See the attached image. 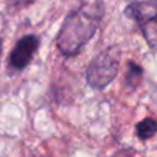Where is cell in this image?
Instances as JSON below:
<instances>
[{
  "label": "cell",
  "instance_id": "6da1fadb",
  "mask_svg": "<svg viewBox=\"0 0 157 157\" xmlns=\"http://www.w3.org/2000/svg\"><path fill=\"white\" fill-rule=\"evenodd\" d=\"M105 14L103 0H80L69 11L57 35V47L65 57H73L94 37Z\"/></svg>",
  "mask_w": 157,
  "mask_h": 157
},
{
  "label": "cell",
  "instance_id": "3957f363",
  "mask_svg": "<svg viewBox=\"0 0 157 157\" xmlns=\"http://www.w3.org/2000/svg\"><path fill=\"white\" fill-rule=\"evenodd\" d=\"M124 14L135 21L146 43L157 48V4L155 2H132L125 7Z\"/></svg>",
  "mask_w": 157,
  "mask_h": 157
},
{
  "label": "cell",
  "instance_id": "5b68a950",
  "mask_svg": "<svg viewBox=\"0 0 157 157\" xmlns=\"http://www.w3.org/2000/svg\"><path fill=\"white\" fill-rule=\"evenodd\" d=\"M142 76H144V69L139 63L134 61H128L127 63V72H125V86L132 91L141 84Z\"/></svg>",
  "mask_w": 157,
  "mask_h": 157
},
{
  "label": "cell",
  "instance_id": "52a82bcc",
  "mask_svg": "<svg viewBox=\"0 0 157 157\" xmlns=\"http://www.w3.org/2000/svg\"><path fill=\"white\" fill-rule=\"evenodd\" d=\"M11 2H14L17 6H22V7H25V6L32 4V3L36 2V0H11Z\"/></svg>",
  "mask_w": 157,
  "mask_h": 157
},
{
  "label": "cell",
  "instance_id": "8992f818",
  "mask_svg": "<svg viewBox=\"0 0 157 157\" xmlns=\"http://www.w3.org/2000/svg\"><path fill=\"white\" fill-rule=\"evenodd\" d=\"M135 131H136V136L142 141L150 139L157 134V121L150 117L141 120L139 123H136L135 125Z\"/></svg>",
  "mask_w": 157,
  "mask_h": 157
},
{
  "label": "cell",
  "instance_id": "7a4b0ae2",
  "mask_svg": "<svg viewBox=\"0 0 157 157\" xmlns=\"http://www.w3.org/2000/svg\"><path fill=\"white\" fill-rule=\"evenodd\" d=\"M120 50L116 46L101 51L90 62L86 72L87 83L95 90H103L114 80L119 72L120 63Z\"/></svg>",
  "mask_w": 157,
  "mask_h": 157
},
{
  "label": "cell",
  "instance_id": "277c9868",
  "mask_svg": "<svg viewBox=\"0 0 157 157\" xmlns=\"http://www.w3.org/2000/svg\"><path fill=\"white\" fill-rule=\"evenodd\" d=\"M40 47V39L36 35H25L15 43L8 55V68L13 72H21L32 62Z\"/></svg>",
  "mask_w": 157,
  "mask_h": 157
},
{
  "label": "cell",
  "instance_id": "ba28073f",
  "mask_svg": "<svg viewBox=\"0 0 157 157\" xmlns=\"http://www.w3.org/2000/svg\"><path fill=\"white\" fill-rule=\"evenodd\" d=\"M2 50H3V39L0 36V57H2Z\"/></svg>",
  "mask_w": 157,
  "mask_h": 157
}]
</instances>
